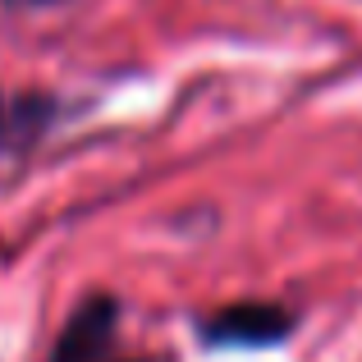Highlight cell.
I'll use <instances>...</instances> for the list:
<instances>
[{"instance_id":"obj_1","label":"cell","mask_w":362,"mask_h":362,"mask_svg":"<svg viewBox=\"0 0 362 362\" xmlns=\"http://www.w3.org/2000/svg\"><path fill=\"white\" fill-rule=\"evenodd\" d=\"M293 330V317L280 303H234L206 321V339L230 349H271Z\"/></svg>"},{"instance_id":"obj_2","label":"cell","mask_w":362,"mask_h":362,"mask_svg":"<svg viewBox=\"0 0 362 362\" xmlns=\"http://www.w3.org/2000/svg\"><path fill=\"white\" fill-rule=\"evenodd\" d=\"M110 349H115V303L106 293H97V298H88L74 312L51 362H101V358H110Z\"/></svg>"},{"instance_id":"obj_3","label":"cell","mask_w":362,"mask_h":362,"mask_svg":"<svg viewBox=\"0 0 362 362\" xmlns=\"http://www.w3.org/2000/svg\"><path fill=\"white\" fill-rule=\"evenodd\" d=\"M42 124H46V101L42 97L5 101V106H0V142H5V147H14V142L42 133Z\"/></svg>"},{"instance_id":"obj_4","label":"cell","mask_w":362,"mask_h":362,"mask_svg":"<svg viewBox=\"0 0 362 362\" xmlns=\"http://www.w3.org/2000/svg\"><path fill=\"white\" fill-rule=\"evenodd\" d=\"M101 362H133V358H115V354H110V358H101Z\"/></svg>"}]
</instances>
